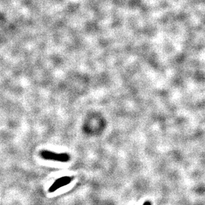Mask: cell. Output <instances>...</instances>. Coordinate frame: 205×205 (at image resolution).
Here are the masks:
<instances>
[{
  "label": "cell",
  "mask_w": 205,
  "mask_h": 205,
  "mask_svg": "<svg viewBox=\"0 0 205 205\" xmlns=\"http://www.w3.org/2000/svg\"><path fill=\"white\" fill-rule=\"evenodd\" d=\"M73 179V177L69 176H65L61 177V178L56 180L53 184L50 186L49 189V193H53L55 191L57 190V189L63 187L64 186H66L71 183V182Z\"/></svg>",
  "instance_id": "cell-2"
},
{
  "label": "cell",
  "mask_w": 205,
  "mask_h": 205,
  "mask_svg": "<svg viewBox=\"0 0 205 205\" xmlns=\"http://www.w3.org/2000/svg\"><path fill=\"white\" fill-rule=\"evenodd\" d=\"M40 156L45 160H52L62 162H67L70 159V157L67 153L58 154L48 151H42L40 153Z\"/></svg>",
  "instance_id": "cell-1"
}]
</instances>
